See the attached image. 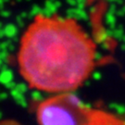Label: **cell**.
<instances>
[{
  "label": "cell",
  "mask_w": 125,
  "mask_h": 125,
  "mask_svg": "<svg viewBox=\"0 0 125 125\" xmlns=\"http://www.w3.org/2000/svg\"><path fill=\"white\" fill-rule=\"evenodd\" d=\"M39 125H125L121 117L89 107L72 94H56L36 107Z\"/></svg>",
  "instance_id": "7a4b0ae2"
},
{
  "label": "cell",
  "mask_w": 125,
  "mask_h": 125,
  "mask_svg": "<svg viewBox=\"0 0 125 125\" xmlns=\"http://www.w3.org/2000/svg\"><path fill=\"white\" fill-rule=\"evenodd\" d=\"M95 45L73 19L38 15L24 31L18 51L20 72L31 88L71 94L94 67Z\"/></svg>",
  "instance_id": "6da1fadb"
},
{
  "label": "cell",
  "mask_w": 125,
  "mask_h": 125,
  "mask_svg": "<svg viewBox=\"0 0 125 125\" xmlns=\"http://www.w3.org/2000/svg\"><path fill=\"white\" fill-rule=\"evenodd\" d=\"M0 125H22L15 121H10V120H6V121H0Z\"/></svg>",
  "instance_id": "3957f363"
}]
</instances>
